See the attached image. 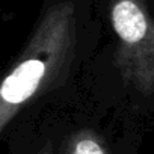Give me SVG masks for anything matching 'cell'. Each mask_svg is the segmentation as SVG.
<instances>
[{
	"instance_id": "6da1fadb",
	"label": "cell",
	"mask_w": 154,
	"mask_h": 154,
	"mask_svg": "<svg viewBox=\"0 0 154 154\" xmlns=\"http://www.w3.org/2000/svg\"><path fill=\"white\" fill-rule=\"evenodd\" d=\"M77 17L71 2L45 11L0 86V130L30 101L60 86L75 57Z\"/></svg>"
},
{
	"instance_id": "7a4b0ae2",
	"label": "cell",
	"mask_w": 154,
	"mask_h": 154,
	"mask_svg": "<svg viewBox=\"0 0 154 154\" xmlns=\"http://www.w3.org/2000/svg\"><path fill=\"white\" fill-rule=\"evenodd\" d=\"M116 36L113 62L125 85L142 95L154 92V18L146 0H110Z\"/></svg>"
},
{
	"instance_id": "3957f363",
	"label": "cell",
	"mask_w": 154,
	"mask_h": 154,
	"mask_svg": "<svg viewBox=\"0 0 154 154\" xmlns=\"http://www.w3.org/2000/svg\"><path fill=\"white\" fill-rule=\"evenodd\" d=\"M71 154H106V152L94 136L82 134L74 142Z\"/></svg>"
}]
</instances>
